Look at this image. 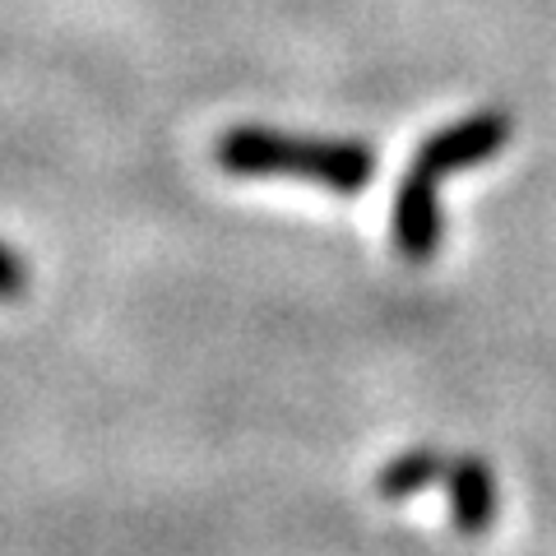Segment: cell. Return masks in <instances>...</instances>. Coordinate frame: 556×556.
Instances as JSON below:
<instances>
[{
  "mask_svg": "<svg viewBox=\"0 0 556 556\" xmlns=\"http://www.w3.org/2000/svg\"><path fill=\"white\" fill-rule=\"evenodd\" d=\"M214 163L228 177H306L334 195H362L380 159L367 139L292 135L274 126H232L214 139Z\"/></svg>",
  "mask_w": 556,
  "mask_h": 556,
  "instance_id": "6da1fadb",
  "label": "cell"
},
{
  "mask_svg": "<svg viewBox=\"0 0 556 556\" xmlns=\"http://www.w3.org/2000/svg\"><path fill=\"white\" fill-rule=\"evenodd\" d=\"M510 135H515V121L501 108H486V112H473L464 121H450V126H441L437 135H427L413 153V167L441 181L450 172L492 163L496 153L510 144Z\"/></svg>",
  "mask_w": 556,
  "mask_h": 556,
  "instance_id": "7a4b0ae2",
  "label": "cell"
},
{
  "mask_svg": "<svg viewBox=\"0 0 556 556\" xmlns=\"http://www.w3.org/2000/svg\"><path fill=\"white\" fill-rule=\"evenodd\" d=\"M390 232H394V251L422 265L437 255L441 237H445V218H441V190L437 177L408 167L394 186V204H390Z\"/></svg>",
  "mask_w": 556,
  "mask_h": 556,
  "instance_id": "3957f363",
  "label": "cell"
},
{
  "mask_svg": "<svg viewBox=\"0 0 556 556\" xmlns=\"http://www.w3.org/2000/svg\"><path fill=\"white\" fill-rule=\"evenodd\" d=\"M445 492H450V515H455V529L464 538H482L496 519V473L486 459L459 455L445 468Z\"/></svg>",
  "mask_w": 556,
  "mask_h": 556,
  "instance_id": "277c9868",
  "label": "cell"
},
{
  "mask_svg": "<svg viewBox=\"0 0 556 556\" xmlns=\"http://www.w3.org/2000/svg\"><path fill=\"white\" fill-rule=\"evenodd\" d=\"M445 468H450V459L441 455V450H408V455H399V459H390L386 468H380L376 492L386 501L417 496V492H427V486L445 482Z\"/></svg>",
  "mask_w": 556,
  "mask_h": 556,
  "instance_id": "5b68a950",
  "label": "cell"
},
{
  "mask_svg": "<svg viewBox=\"0 0 556 556\" xmlns=\"http://www.w3.org/2000/svg\"><path fill=\"white\" fill-rule=\"evenodd\" d=\"M28 292V265L20 260V251L0 241V302H20Z\"/></svg>",
  "mask_w": 556,
  "mask_h": 556,
  "instance_id": "8992f818",
  "label": "cell"
}]
</instances>
